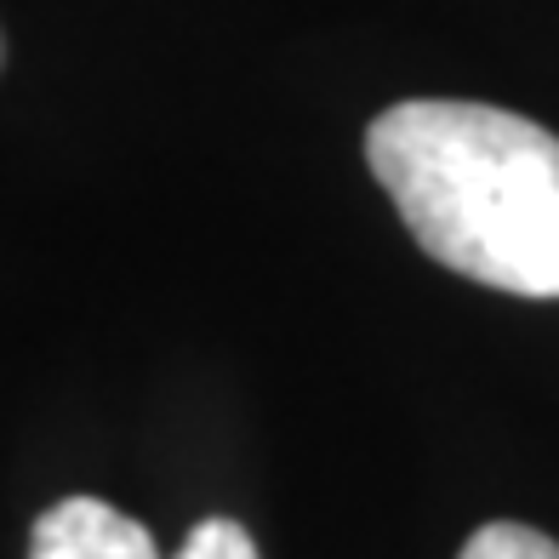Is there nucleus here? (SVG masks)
Here are the masks:
<instances>
[{
    "mask_svg": "<svg viewBox=\"0 0 559 559\" xmlns=\"http://www.w3.org/2000/svg\"><path fill=\"white\" fill-rule=\"evenodd\" d=\"M366 160L435 263L514 297H559V138L514 109L412 97L371 120Z\"/></svg>",
    "mask_w": 559,
    "mask_h": 559,
    "instance_id": "nucleus-1",
    "label": "nucleus"
},
{
    "mask_svg": "<svg viewBox=\"0 0 559 559\" xmlns=\"http://www.w3.org/2000/svg\"><path fill=\"white\" fill-rule=\"evenodd\" d=\"M29 559H160L155 537L97 497H63L35 520Z\"/></svg>",
    "mask_w": 559,
    "mask_h": 559,
    "instance_id": "nucleus-2",
    "label": "nucleus"
},
{
    "mask_svg": "<svg viewBox=\"0 0 559 559\" xmlns=\"http://www.w3.org/2000/svg\"><path fill=\"white\" fill-rule=\"evenodd\" d=\"M456 559H559V543L543 537V531H531V525L491 520V525H479L474 537L463 543Z\"/></svg>",
    "mask_w": 559,
    "mask_h": 559,
    "instance_id": "nucleus-3",
    "label": "nucleus"
},
{
    "mask_svg": "<svg viewBox=\"0 0 559 559\" xmlns=\"http://www.w3.org/2000/svg\"><path fill=\"white\" fill-rule=\"evenodd\" d=\"M177 559H263V554L235 520H206L189 531V543L177 548Z\"/></svg>",
    "mask_w": 559,
    "mask_h": 559,
    "instance_id": "nucleus-4",
    "label": "nucleus"
}]
</instances>
